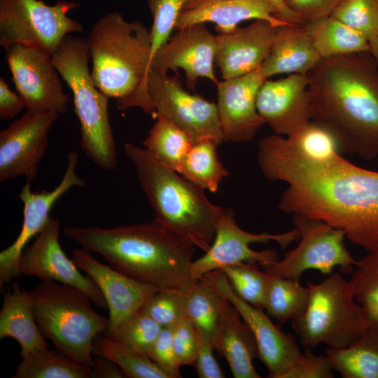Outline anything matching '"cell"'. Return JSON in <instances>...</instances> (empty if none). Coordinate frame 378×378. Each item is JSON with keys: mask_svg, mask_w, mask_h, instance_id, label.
<instances>
[{"mask_svg": "<svg viewBox=\"0 0 378 378\" xmlns=\"http://www.w3.org/2000/svg\"><path fill=\"white\" fill-rule=\"evenodd\" d=\"M257 162L267 179L286 184L280 211L322 220L366 251L378 245V171L357 166L340 153L309 158L274 134L260 141Z\"/></svg>", "mask_w": 378, "mask_h": 378, "instance_id": "cell-1", "label": "cell"}, {"mask_svg": "<svg viewBox=\"0 0 378 378\" xmlns=\"http://www.w3.org/2000/svg\"><path fill=\"white\" fill-rule=\"evenodd\" d=\"M312 118L337 138L340 152L378 156V66L370 52L322 59L307 74Z\"/></svg>", "mask_w": 378, "mask_h": 378, "instance_id": "cell-2", "label": "cell"}, {"mask_svg": "<svg viewBox=\"0 0 378 378\" xmlns=\"http://www.w3.org/2000/svg\"><path fill=\"white\" fill-rule=\"evenodd\" d=\"M65 235L125 275L159 289L187 293L195 246L154 220L114 227H63Z\"/></svg>", "mask_w": 378, "mask_h": 378, "instance_id": "cell-3", "label": "cell"}, {"mask_svg": "<svg viewBox=\"0 0 378 378\" xmlns=\"http://www.w3.org/2000/svg\"><path fill=\"white\" fill-rule=\"evenodd\" d=\"M137 179L153 211V220L206 252L215 237L224 208L212 203L205 190L169 168L148 150L125 143Z\"/></svg>", "mask_w": 378, "mask_h": 378, "instance_id": "cell-4", "label": "cell"}, {"mask_svg": "<svg viewBox=\"0 0 378 378\" xmlns=\"http://www.w3.org/2000/svg\"><path fill=\"white\" fill-rule=\"evenodd\" d=\"M96 87L117 107H137L152 56L150 29L139 20L127 21L118 12L107 13L91 27L86 38Z\"/></svg>", "mask_w": 378, "mask_h": 378, "instance_id": "cell-5", "label": "cell"}, {"mask_svg": "<svg viewBox=\"0 0 378 378\" xmlns=\"http://www.w3.org/2000/svg\"><path fill=\"white\" fill-rule=\"evenodd\" d=\"M26 298L45 337L75 361L92 367L94 338L104 333L108 319L98 313L80 289L52 280H41Z\"/></svg>", "mask_w": 378, "mask_h": 378, "instance_id": "cell-6", "label": "cell"}, {"mask_svg": "<svg viewBox=\"0 0 378 378\" xmlns=\"http://www.w3.org/2000/svg\"><path fill=\"white\" fill-rule=\"evenodd\" d=\"M90 59L86 38L71 34L52 55L54 65L73 94L81 149L97 166L112 170L117 166L118 155L109 120L108 97L93 83Z\"/></svg>", "mask_w": 378, "mask_h": 378, "instance_id": "cell-7", "label": "cell"}, {"mask_svg": "<svg viewBox=\"0 0 378 378\" xmlns=\"http://www.w3.org/2000/svg\"><path fill=\"white\" fill-rule=\"evenodd\" d=\"M309 300L304 312L293 320L292 328L305 347L342 349L368 328L363 307L355 298L349 280L332 272L317 284L308 282Z\"/></svg>", "mask_w": 378, "mask_h": 378, "instance_id": "cell-8", "label": "cell"}, {"mask_svg": "<svg viewBox=\"0 0 378 378\" xmlns=\"http://www.w3.org/2000/svg\"><path fill=\"white\" fill-rule=\"evenodd\" d=\"M78 1L60 0L48 5L41 0H0V45L6 50L20 44L52 55L64 38L83 31L68 15Z\"/></svg>", "mask_w": 378, "mask_h": 378, "instance_id": "cell-9", "label": "cell"}, {"mask_svg": "<svg viewBox=\"0 0 378 378\" xmlns=\"http://www.w3.org/2000/svg\"><path fill=\"white\" fill-rule=\"evenodd\" d=\"M141 99L140 108L165 117L194 143L205 139L219 144L224 141L216 104L186 91L178 74L168 76L150 69Z\"/></svg>", "mask_w": 378, "mask_h": 378, "instance_id": "cell-10", "label": "cell"}, {"mask_svg": "<svg viewBox=\"0 0 378 378\" xmlns=\"http://www.w3.org/2000/svg\"><path fill=\"white\" fill-rule=\"evenodd\" d=\"M298 244L281 259L262 266L270 275L300 281L307 270L330 274L335 267L351 273L357 262L347 250L344 231L314 218L291 215Z\"/></svg>", "mask_w": 378, "mask_h": 378, "instance_id": "cell-11", "label": "cell"}, {"mask_svg": "<svg viewBox=\"0 0 378 378\" xmlns=\"http://www.w3.org/2000/svg\"><path fill=\"white\" fill-rule=\"evenodd\" d=\"M299 238L300 232L295 227L279 234H257L244 230L237 225L234 211L224 208L217 220L211 245L202 257L192 262V278L197 281L210 272L240 262L267 265L279 259L277 253L273 249L256 251L251 248V244L274 241L285 248Z\"/></svg>", "mask_w": 378, "mask_h": 378, "instance_id": "cell-12", "label": "cell"}, {"mask_svg": "<svg viewBox=\"0 0 378 378\" xmlns=\"http://www.w3.org/2000/svg\"><path fill=\"white\" fill-rule=\"evenodd\" d=\"M6 59L27 111L59 115L66 111L69 97L50 55L18 44L6 50Z\"/></svg>", "mask_w": 378, "mask_h": 378, "instance_id": "cell-13", "label": "cell"}, {"mask_svg": "<svg viewBox=\"0 0 378 378\" xmlns=\"http://www.w3.org/2000/svg\"><path fill=\"white\" fill-rule=\"evenodd\" d=\"M201 279L216 290L239 312L254 336L258 347V358L265 365L268 377L284 378L302 353L295 338L276 326L264 309L256 308L241 299L221 270L210 272Z\"/></svg>", "mask_w": 378, "mask_h": 378, "instance_id": "cell-14", "label": "cell"}, {"mask_svg": "<svg viewBox=\"0 0 378 378\" xmlns=\"http://www.w3.org/2000/svg\"><path fill=\"white\" fill-rule=\"evenodd\" d=\"M59 115L26 111L0 132V181L24 176L31 182L48 147L50 131Z\"/></svg>", "mask_w": 378, "mask_h": 378, "instance_id": "cell-15", "label": "cell"}, {"mask_svg": "<svg viewBox=\"0 0 378 378\" xmlns=\"http://www.w3.org/2000/svg\"><path fill=\"white\" fill-rule=\"evenodd\" d=\"M67 164L59 184L50 191L32 192L30 183L21 189L19 197L23 203V222L21 231L15 241L0 253V285L20 275L22 254L29 241L38 235L48 223L50 212L56 202L74 187L85 185L76 173L78 153L72 150L66 155Z\"/></svg>", "mask_w": 378, "mask_h": 378, "instance_id": "cell-16", "label": "cell"}, {"mask_svg": "<svg viewBox=\"0 0 378 378\" xmlns=\"http://www.w3.org/2000/svg\"><path fill=\"white\" fill-rule=\"evenodd\" d=\"M60 225L58 217L50 218L34 241L24 248L20 260V274L72 286L85 293L98 308L108 309L106 299L94 281L87 274L83 275L62 249Z\"/></svg>", "mask_w": 378, "mask_h": 378, "instance_id": "cell-17", "label": "cell"}, {"mask_svg": "<svg viewBox=\"0 0 378 378\" xmlns=\"http://www.w3.org/2000/svg\"><path fill=\"white\" fill-rule=\"evenodd\" d=\"M216 36L205 23H198L176 29L168 41L153 55L150 69L167 74L172 70L178 75L183 70L187 87L195 90L200 78H207L217 85L214 63Z\"/></svg>", "mask_w": 378, "mask_h": 378, "instance_id": "cell-18", "label": "cell"}, {"mask_svg": "<svg viewBox=\"0 0 378 378\" xmlns=\"http://www.w3.org/2000/svg\"><path fill=\"white\" fill-rule=\"evenodd\" d=\"M266 80L260 67L218 83L216 104L224 141H249L266 124L256 106L258 90Z\"/></svg>", "mask_w": 378, "mask_h": 378, "instance_id": "cell-19", "label": "cell"}, {"mask_svg": "<svg viewBox=\"0 0 378 378\" xmlns=\"http://www.w3.org/2000/svg\"><path fill=\"white\" fill-rule=\"evenodd\" d=\"M308 86L307 75L297 74L262 83L257 95V109L273 134L288 137L312 120Z\"/></svg>", "mask_w": 378, "mask_h": 378, "instance_id": "cell-20", "label": "cell"}, {"mask_svg": "<svg viewBox=\"0 0 378 378\" xmlns=\"http://www.w3.org/2000/svg\"><path fill=\"white\" fill-rule=\"evenodd\" d=\"M71 260L97 284L109 312L107 328L139 310L159 288L137 281L104 264L83 248L72 251ZM106 328V329H107Z\"/></svg>", "mask_w": 378, "mask_h": 378, "instance_id": "cell-21", "label": "cell"}, {"mask_svg": "<svg viewBox=\"0 0 378 378\" xmlns=\"http://www.w3.org/2000/svg\"><path fill=\"white\" fill-rule=\"evenodd\" d=\"M277 29L267 20H255L231 32L216 35L215 62L223 80L260 68L270 50Z\"/></svg>", "mask_w": 378, "mask_h": 378, "instance_id": "cell-22", "label": "cell"}, {"mask_svg": "<svg viewBox=\"0 0 378 378\" xmlns=\"http://www.w3.org/2000/svg\"><path fill=\"white\" fill-rule=\"evenodd\" d=\"M276 15L275 7L267 0H192L180 13L176 29L213 22L218 34H227L248 20H265L276 27L291 24Z\"/></svg>", "mask_w": 378, "mask_h": 378, "instance_id": "cell-23", "label": "cell"}, {"mask_svg": "<svg viewBox=\"0 0 378 378\" xmlns=\"http://www.w3.org/2000/svg\"><path fill=\"white\" fill-rule=\"evenodd\" d=\"M214 349L228 363L234 378H260L253 360L258 358L254 336L237 309L223 298Z\"/></svg>", "mask_w": 378, "mask_h": 378, "instance_id": "cell-24", "label": "cell"}, {"mask_svg": "<svg viewBox=\"0 0 378 378\" xmlns=\"http://www.w3.org/2000/svg\"><path fill=\"white\" fill-rule=\"evenodd\" d=\"M322 59L304 24L278 27L260 69L268 78L281 74L307 75Z\"/></svg>", "mask_w": 378, "mask_h": 378, "instance_id": "cell-25", "label": "cell"}, {"mask_svg": "<svg viewBox=\"0 0 378 378\" xmlns=\"http://www.w3.org/2000/svg\"><path fill=\"white\" fill-rule=\"evenodd\" d=\"M6 337L18 342L22 358L49 348L26 298L24 288L17 281L4 293L0 312V338Z\"/></svg>", "mask_w": 378, "mask_h": 378, "instance_id": "cell-26", "label": "cell"}, {"mask_svg": "<svg viewBox=\"0 0 378 378\" xmlns=\"http://www.w3.org/2000/svg\"><path fill=\"white\" fill-rule=\"evenodd\" d=\"M325 354L343 378H378V328H368L348 346Z\"/></svg>", "mask_w": 378, "mask_h": 378, "instance_id": "cell-27", "label": "cell"}, {"mask_svg": "<svg viewBox=\"0 0 378 378\" xmlns=\"http://www.w3.org/2000/svg\"><path fill=\"white\" fill-rule=\"evenodd\" d=\"M322 59L370 52L369 41L331 15L304 24Z\"/></svg>", "mask_w": 378, "mask_h": 378, "instance_id": "cell-28", "label": "cell"}, {"mask_svg": "<svg viewBox=\"0 0 378 378\" xmlns=\"http://www.w3.org/2000/svg\"><path fill=\"white\" fill-rule=\"evenodd\" d=\"M218 145L211 139L195 142L183 160L179 174L202 190L216 192L228 176L218 156Z\"/></svg>", "mask_w": 378, "mask_h": 378, "instance_id": "cell-29", "label": "cell"}, {"mask_svg": "<svg viewBox=\"0 0 378 378\" xmlns=\"http://www.w3.org/2000/svg\"><path fill=\"white\" fill-rule=\"evenodd\" d=\"M142 144L160 162L179 173L183 160L194 142L185 131L158 115Z\"/></svg>", "mask_w": 378, "mask_h": 378, "instance_id": "cell-30", "label": "cell"}, {"mask_svg": "<svg viewBox=\"0 0 378 378\" xmlns=\"http://www.w3.org/2000/svg\"><path fill=\"white\" fill-rule=\"evenodd\" d=\"M92 368L57 349H43L22 358L13 378H90Z\"/></svg>", "mask_w": 378, "mask_h": 378, "instance_id": "cell-31", "label": "cell"}, {"mask_svg": "<svg viewBox=\"0 0 378 378\" xmlns=\"http://www.w3.org/2000/svg\"><path fill=\"white\" fill-rule=\"evenodd\" d=\"M309 300V288L300 281L270 275L265 310L280 323L293 321L305 310Z\"/></svg>", "mask_w": 378, "mask_h": 378, "instance_id": "cell-32", "label": "cell"}, {"mask_svg": "<svg viewBox=\"0 0 378 378\" xmlns=\"http://www.w3.org/2000/svg\"><path fill=\"white\" fill-rule=\"evenodd\" d=\"M223 297L202 279L186 293L185 313L195 329L212 343L218 328Z\"/></svg>", "mask_w": 378, "mask_h": 378, "instance_id": "cell-33", "label": "cell"}, {"mask_svg": "<svg viewBox=\"0 0 378 378\" xmlns=\"http://www.w3.org/2000/svg\"><path fill=\"white\" fill-rule=\"evenodd\" d=\"M93 356L106 357L113 361L129 378H168V376L146 355L131 349L99 334L92 344Z\"/></svg>", "mask_w": 378, "mask_h": 378, "instance_id": "cell-34", "label": "cell"}, {"mask_svg": "<svg viewBox=\"0 0 378 378\" xmlns=\"http://www.w3.org/2000/svg\"><path fill=\"white\" fill-rule=\"evenodd\" d=\"M351 274L355 298L365 312L368 328H378V245L357 260Z\"/></svg>", "mask_w": 378, "mask_h": 378, "instance_id": "cell-35", "label": "cell"}, {"mask_svg": "<svg viewBox=\"0 0 378 378\" xmlns=\"http://www.w3.org/2000/svg\"><path fill=\"white\" fill-rule=\"evenodd\" d=\"M162 328L139 309L113 328H107L104 334L131 349L148 356Z\"/></svg>", "mask_w": 378, "mask_h": 378, "instance_id": "cell-36", "label": "cell"}, {"mask_svg": "<svg viewBox=\"0 0 378 378\" xmlns=\"http://www.w3.org/2000/svg\"><path fill=\"white\" fill-rule=\"evenodd\" d=\"M221 270L235 293L252 306L265 310L270 274L260 270L256 263L240 262Z\"/></svg>", "mask_w": 378, "mask_h": 378, "instance_id": "cell-37", "label": "cell"}, {"mask_svg": "<svg viewBox=\"0 0 378 378\" xmlns=\"http://www.w3.org/2000/svg\"><path fill=\"white\" fill-rule=\"evenodd\" d=\"M303 155L314 159H326L340 153L338 141L325 126L310 120L286 137Z\"/></svg>", "mask_w": 378, "mask_h": 378, "instance_id": "cell-38", "label": "cell"}, {"mask_svg": "<svg viewBox=\"0 0 378 378\" xmlns=\"http://www.w3.org/2000/svg\"><path fill=\"white\" fill-rule=\"evenodd\" d=\"M331 15L368 41L378 35V0H342Z\"/></svg>", "mask_w": 378, "mask_h": 378, "instance_id": "cell-39", "label": "cell"}, {"mask_svg": "<svg viewBox=\"0 0 378 378\" xmlns=\"http://www.w3.org/2000/svg\"><path fill=\"white\" fill-rule=\"evenodd\" d=\"M192 0H146L153 18L152 56L170 38L184 7ZM151 61V60H150Z\"/></svg>", "mask_w": 378, "mask_h": 378, "instance_id": "cell-40", "label": "cell"}, {"mask_svg": "<svg viewBox=\"0 0 378 378\" xmlns=\"http://www.w3.org/2000/svg\"><path fill=\"white\" fill-rule=\"evenodd\" d=\"M186 293L160 289L141 309L162 328H173L186 316Z\"/></svg>", "mask_w": 378, "mask_h": 378, "instance_id": "cell-41", "label": "cell"}, {"mask_svg": "<svg viewBox=\"0 0 378 378\" xmlns=\"http://www.w3.org/2000/svg\"><path fill=\"white\" fill-rule=\"evenodd\" d=\"M334 369L326 354H314L305 347L295 364L284 378H332Z\"/></svg>", "mask_w": 378, "mask_h": 378, "instance_id": "cell-42", "label": "cell"}, {"mask_svg": "<svg viewBox=\"0 0 378 378\" xmlns=\"http://www.w3.org/2000/svg\"><path fill=\"white\" fill-rule=\"evenodd\" d=\"M172 328H162L148 356L168 376L181 377V365L175 354L172 343Z\"/></svg>", "mask_w": 378, "mask_h": 378, "instance_id": "cell-43", "label": "cell"}, {"mask_svg": "<svg viewBox=\"0 0 378 378\" xmlns=\"http://www.w3.org/2000/svg\"><path fill=\"white\" fill-rule=\"evenodd\" d=\"M172 343L180 364L194 365L198 346L197 332L186 316L173 327Z\"/></svg>", "mask_w": 378, "mask_h": 378, "instance_id": "cell-44", "label": "cell"}, {"mask_svg": "<svg viewBox=\"0 0 378 378\" xmlns=\"http://www.w3.org/2000/svg\"><path fill=\"white\" fill-rule=\"evenodd\" d=\"M342 0H284L286 6L297 15L302 24L331 15Z\"/></svg>", "mask_w": 378, "mask_h": 378, "instance_id": "cell-45", "label": "cell"}, {"mask_svg": "<svg viewBox=\"0 0 378 378\" xmlns=\"http://www.w3.org/2000/svg\"><path fill=\"white\" fill-rule=\"evenodd\" d=\"M197 332L198 346L194 365L198 377L200 378L225 377L224 373L214 357L213 353L214 346L212 342L197 330Z\"/></svg>", "mask_w": 378, "mask_h": 378, "instance_id": "cell-46", "label": "cell"}, {"mask_svg": "<svg viewBox=\"0 0 378 378\" xmlns=\"http://www.w3.org/2000/svg\"><path fill=\"white\" fill-rule=\"evenodd\" d=\"M25 108L18 93L12 91L5 80L0 78V118L10 120L17 116Z\"/></svg>", "mask_w": 378, "mask_h": 378, "instance_id": "cell-47", "label": "cell"}, {"mask_svg": "<svg viewBox=\"0 0 378 378\" xmlns=\"http://www.w3.org/2000/svg\"><path fill=\"white\" fill-rule=\"evenodd\" d=\"M126 377L122 370L109 358L95 355L90 378Z\"/></svg>", "mask_w": 378, "mask_h": 378, "instance_id": "cell-48", "label": "cell"}, {"mask_svg": "<svg viewBox=\"0 0 378 378\" xmlns=\"http://www.w3.org/2000/svg\"><path fill=\"white\" fill-rule=\"evenodd\" d=\"M276 8V17L284 22L291 24H302L299 17L290 10L285 4L284 0H267Z\"/></svg>", "mask_w": 378, "mask_h": 378, "instance_id": "cell-49", "label": "cell"}, {"mask_svg": "<svg viewBox=\"0 0 378 378\" xmlns=\"http://www.w3.org/2000/svg\"><path fill=\"white\" fill-rule=\"evenodd\" d=\"M370 52L374 57L378 66V35L369 41Z\"/></svg>", "mask_w": 378, "mask_h": 378, "instance_id": "cell-50", "label": "cell"}]
</instances>
